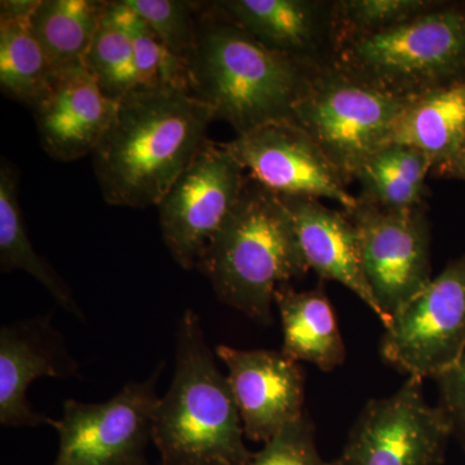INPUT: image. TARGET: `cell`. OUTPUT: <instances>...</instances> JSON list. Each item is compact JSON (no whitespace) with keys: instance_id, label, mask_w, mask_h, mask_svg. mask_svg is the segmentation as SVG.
<instances>
[{"instance_id":"4","label":"cell","mask_w":465,"mask_h":465,"mask_svg":"<svg viewBox=\"0 0 465 465\" xmlns=\"http://www.w3.org/2000/svg\"><path fill=\"white\" fill-rule=\"evenodd\" d=\"M197 269L220 302L262 324L272 322L277 287L311 271L282 198L250 177Z\"/></svg>"},{"instance_id":"20","label":"cell","mask_w":465,"mask_h":465,"mask_svg":"<svg viewBox=\"0 0 465 465\" xmlns=\"http://www.w3.org/2000/svg\"><path fill=\"white\" fill-rule=\"evenodd\" d=\"M464 140L465 78L409 101L390 143L420 150L434 170L454 157Z\"/></svg>"},{"instance_id":"6","label":"cell","mask_w":465,"mask_h":465,"mask_svg":"<svg viewBox=\"0 0 465 465\" xmlns=\"http://www.w3.org/2000/svg\"><path fill=\"white\" fill-rule=\"evenodd\" d=\"M407 104L327 64L314 70L291 121L351 183L367 159L391 143Z\"/></svg>"},{"instance_id":"3","label":"cell","mask_w":465,"mask_h":465,"mask_svg":"<svg viewBox=\"0 0 465 465\" xmlns=\"http://www.w3.org/2000/svg\"><path fill=\"white\" fill-rule=\"evenodd\" d=\"M173 382L159 399L153 443L161 465H242L252 455L228 378L216 363L198 314L177 326Z\"/></svg>"},{"instance_id":"18","label":"cell","mask_w":465,"mask_h":465,"mask_svg":"<svg viewBox=\"0 0 465 465\" xmlns=\"http://www.w3.org/2000/svg\"><path fill=\"white\" fill-rule=\"evenodd\" d=\"M282 323V351L296 362H309L332 371L347 357L335 312L322 286L296 291L290 283L274 292Z\"/></svg>"},{"instance_id":"10","label":"cell","mask_w":465,"mask_h":465,"mask_svg":"<svg viewBox=\"0 0 465 465\" xmlns=\"http://www.w3.org/2000/svg\"><path fill=\"white\" fill-rule=\"evenodd\" d=\"M465 351V253L385 327L382 360L409 378H436Z\"/></svg>"},{"instance_id":"30","label":"cell","mask_w":465,"mask_h":465,"mask_svg":"<svg viewBox=\"0 0 465 465\" xmlns=\"http://www.w3.org/2000/svg\"><path fill=\"white\" fill-rule=\"evenodd\" d=\"M433 176L442 179L464 180L465 182V140L460 148L455 153L454 157L434 168Z\"/></svg>"},{"instance_id":"1","label":"cell","mask_w":465,"mask_h":465,"mask_svg":"<svg viewBox=\"0 0 465 465\" xmlns=\"http://www.w3.org/2000/svg\"><path fill=\"white\" fill-rule=\"evenodd\" d=\"M215 110L191 92L134 90L94 153V173L110 206H158L207 142Z\"/></svg>"},{"instance_id":"2","label":"cell","mask_w":465,"mask_h":465,"mask_svg":"<svg viewBox=\"0 0 465 465\" xmlns=\"http://www.w3.org/2000/svg\"><path fill=\"white\" fill-rule=\"evenodd\" d=\"M191 94L215 110L237 134L291 121L317 67L269 50L203 3L197 43L185 58ZM323 66V65H322Z\"/></svg>"},{"instance_id":"22","label":"cell","mask_w":465,"mask_h":465,"mask_svg":"<svg viewBox=\"0 0 465 465\" xmlns=\"http://www.w3.org/2000/svg\"><path fill=\"white\" fill-rule=\"evenodd\" d=\"M106 8L105 0H39L30 24L54 72L85 67Z\"/></svg>"},{"instance_id":"23","label":"cell","mask_w":465,"mask_h":465,"mask_svg":"<svg viewBox=\"0 0 465 465\" xmlns=\"http://www.w3.org/2000/svg\"><path fill=\"white\" fill-rule=\"evenodd\" d=\"M432 170V162L420 150L388 143L358 170V200L391 210L423 207L425 182Z\"/></svg>"},{"instance_id":"12","label":"cell","mask_w":465,"mask_h":465,"mask_svg":"<svg viewBox=\"0 0 465 465\" xmlns=\"http://www.w3.org/2000/svg\"><path fill=\"white\" fill-rule=\"evenodd\" d=\"M226 145L251 180L280 197L329 200L348 213L358 206L341 171L295 122L262 125Z\"/></svg>"},{"instance_id":"15","label":"cell","mask_w":465,"mask_h":465,"mask_svg":"<svg viewBox=\"0 0 465 465\" xmlns=\"http://www.w3.org/2000/svg\"><path fill=\"white\" fill-rule=\"evenodd\" d=\"M213 5L269 50L308 66L331 63L333 2L220 0Z\"/></svg>"},{"instance_id":"11","label":"cell","mask_w":465,"mask_h":465,"mask_svg":"<svg viewBox=\"0 0 465 465\" xmlns=\"http://www.w3.org/2000/svg\"><path fill=\"white\" fill-rule=\"evenodd\" d=\"M452 436L445 412L428 405L423 381L367 402L332 465H440Z\"/></svg>"},{"instance_id":"8","label":"cell","mask_w":465,"mask_h":465,"mask_svg":"<svg viewBox=\"0 0 465 465\" xmlns=\"http://www.w3.org/2000/svg\"><path fill=\"white\" fill-rule=\"evenodd\" d=\"M349 215L360 235L366 282L381 323L390 326L432 281L427 210H391L358 200Z\"/></svg>"},{"instance_id":"9","label":"cell","mask_w":465,"mask_h":465,"mask_svg":"<svg viewBox=\"0 0 465 465\" xmlns=\"http://www.w3.org/2000/svg\"><path fill=\"white\" fill-rule=\"evenodd\" d=\"M249 182L226 143L207 140L158 204L162 238L176 264L197 269Z\"/></svg>"},{"instance_id":"5","label":"cell","mask_w":465,"mask_h":465,"mask_svg":"<svg viewBox=\"0 0 465 465\" xmlns=\"http://www.w3.org/2000/svg\"><path fill=\"white\" fill-rule=\"evenodd\" d=\"M331 65L411 101L465 78V5L440 2L405 23L336 43Z\"/></svg>"},{"instance_id":"7","label":"cell","mask_w":465,"mask_h":465,"mask_svg":"<svg viewBox=\"0 0 465 465\" xmlns=\"http://www.w3.org/2000/svg\"><path fill=\"white\" fill-rule=\"evenodd\" d=\"M162 369L163 363L148 379L128 382L105 402L65 401L63 416L51 425L58 434L54 465H148Z\"/></svg>"},{"instance_id":"24","label":"cell","mask_w":465,"mask_h":465,"mask_svg":"<svg viewBox=\"0 0 465 465\" xmlns=\"http://www.w3.org/2000/svg\"><path fill=\"white\" fill-rule=\"evenodd\" d=\"M85 69L96 78L109 99L119 101L137 90L134 43L119 16L115 2H108L105 16L85 58Z\"/></svg>"},{"instance_id":"17","label":"cell","mask_w":465,"mask_h":465,"mask_svg":"<svg viewBox=\"0 0 465 465\" xmlns=\"http://www.w3.org/2000/svg\"><path fill=\"white\" fill-rule=\"evenodd\" d=\"M282 200L292 216L309 269L322 280L335 281L356 293L381 320L363 274L360 235L349 213L332 210L311 198Z\"/></svg>"},{"instance_id":"13","label":"cell","mask_w":465,"mask_h":465,"mask_svg":"<svg viewBox=\"0 0 465 465\" xmlns=\"http://www.w3.org/2000/svg\"><path fill=\"white\" fill-rule=\"evenodd\" d=\"M215 354L228 369L246 439L266 443L305 414L304 371L282 351H241L220 344Z\"/></svg>"},{"instance_id":"29","label":"cell","mask_w":465,"mask_h":465,"mask_svg":"<svg viewBox=\"0 0 465 465\" xmlns=\"http://www.w3.org/2000/svg\"><path fill=\"white\" fill-rule=\"evenodd\" d=\"M434 379L439 384V407L448 418L452 436L465 448V351L457 362Z\"/></svg>"},{"instance_id":"27","label":"cell","mask_w":465,"mask_h":465,"mask_svg":"<svg viewBox=\"0 0 465 465\" xmlns=\"http://www.w3.org/2000/svg\"><path fill=\"white\" fill-rule=\"evenodd\" d=\"M168 50L183 58L194 48L203 3L183 0H124Z\"/></svg>"},{"instance_id":"16","label":"cell","mask_w":465,"mask_h":465,"mask_svg":"<svg viewBox=\"0 0 465 465\" xmlns=\"http://www.w3.org/2000/svg\"><path fill=\"white\" fill-rule=\"evenodd\" d=\"M109 99L85 67L57 73L50 92L34 108L45 152L58 162L94 154L114 119Z\"/></svg>"},{"instance_id":"14","label":"cell","mask_w":465,"mask_h":465,"mask_svg":"<svg viewBox=\"0 0 465 465\" xmlns=\"http://www.w3.org/2000/svg\"><path fill=\"white\" fill-rule=\"evenodd\" d=\"M81 379V366L50 314L24 318L0 329V424L8 428L52 425L54 419L27 400L36 379Z\"/></svg>"},{"instance_id":"19","label":"cell","mask_w":465,"mask_h":465,"mask_svg":"<svg viewBox=\"0 0 465 465\" xmlns=\"http://www.w3.org/2000/svg\"><path fill=\"white\" fill-rule=\"evenodd\" d=\"M38 3H0V88L5 96L33 109L50 92L57 74L30 24Z\"/></svg>"},{"instance_id":"25","label":"cell","mask_w":465,"mask_h":465,"mask_svg":"<svg viewBox=\"0 0 465 465\" xmlns=\"http://www.w3.org/2000/svg\"><path fill=\"white\" fill-rule=\"evenodd\" d=\"M114 2L133 38L137 90L173 88L191 92L186 61L168 50L157 34L124 0Z\"/></svg>"},{"instance_id":"26","label":"cell","mask_w":465,"mask_h":465,"mask_svg":"<svg viewBox=\"0 0 465 465\" xmlns=\"http://www.w3.org/2000/svg\"><path fill=\"white\" fill-rule=\"evenodd\" d=\"M434 0H339L333 2L335 45L342 39L390 29L440 5ZM333 45V47H335Z\"/></svg>"},{"instance_id":"21","label":"cell","mask_w":465,"mask_h":465,"mask_svg":"<svg viewBox=\"0 0 465 465\" xmlns=\"http://www.w3.org/2000/svg\"><path fill=\"white\" fill-rule=\"evenodd\" d=\"M0 271L26 272L51 293L58 307L84 320L69 284L34 250L18 201V171L7 161L0 167Z\"/></svg>"},{"instance_id":"28","label":"cell","mask_w":465,"mask_h":465,"mask_svg":"<svg viewBox=\"0 0 465 465\" xmlns=\"http://www.w3.org/2000/svg\"><path fill=\"white\" fill-rule=\"evenodd\" d=\"M242 465H332L318 452L316 430L308 414L293 421L252 452Z\"/></svg>"}]
</instances>
